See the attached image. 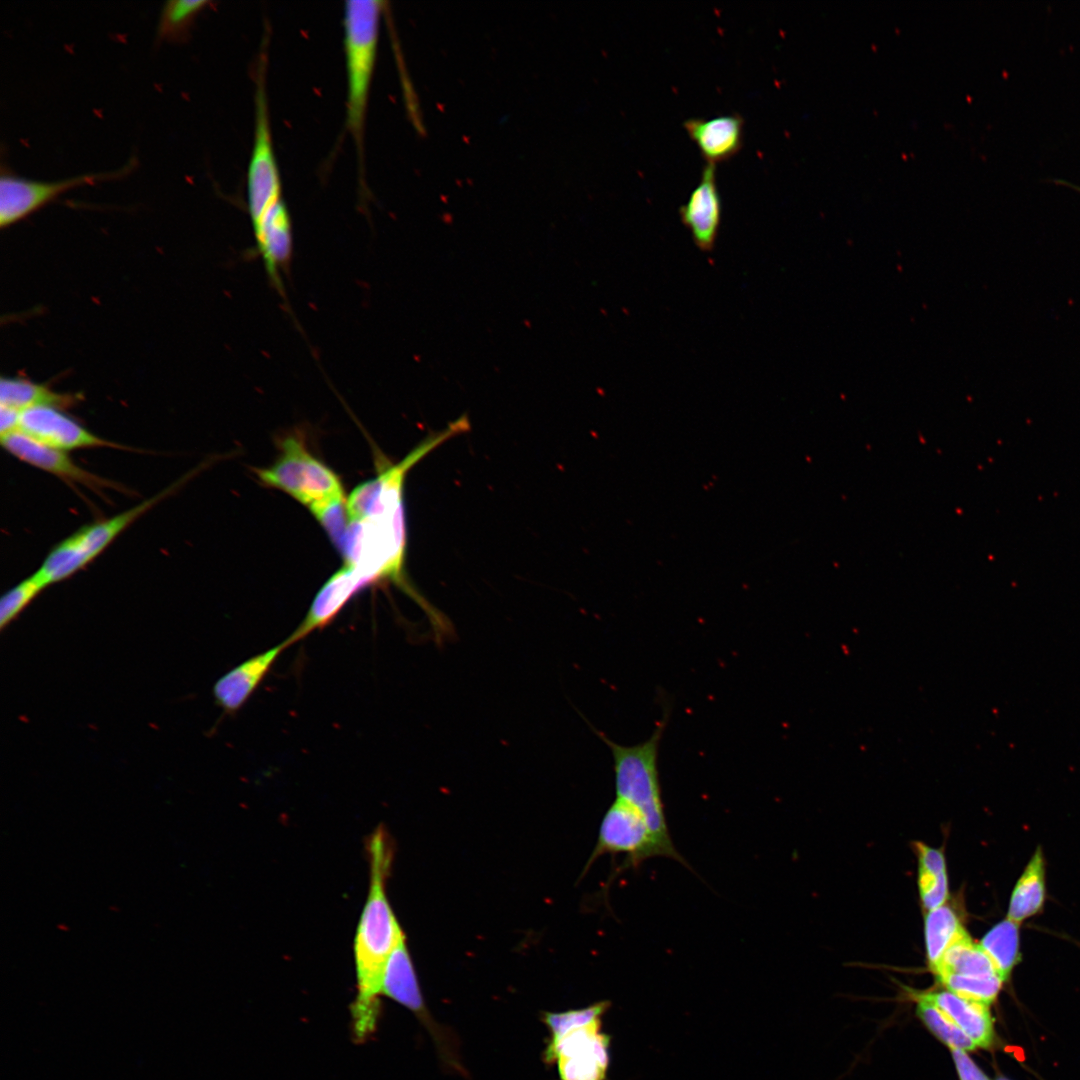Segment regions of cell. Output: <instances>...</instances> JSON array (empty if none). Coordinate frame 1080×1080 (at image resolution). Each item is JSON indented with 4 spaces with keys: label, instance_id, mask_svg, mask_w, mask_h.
<instances>
[{
    "label": "cell",
    "instance_id": "obj_21",
    "mask_svg": "<svg viewBox=\"0 0 1080 1080\" xmlns=\"http://www.w3.org/2000/svg\"><path fill=\"white\" fill-rule=\"evenodd\" d=\"M931 970L936 977L948 973L981 977L998 975L987 954L969 934L955 941Z\"/></svg>",
    "mask_w": 1080,
    "mask_h": 1080
},
{
    "label": "cell",
    "instance_id": "obj_3",
    "mask_svg": "<svg viewBox=\"0 0 1080 1080\" xmlns=\"http://www.w3.org/2000/svg\"><path fill=\"white\" fill-rule=\"evenodd\" d=\"M383 6L379 0H350L344 5L346 125L358 146L362 144Z\"/></svg>",
    "mask_w": 1080,
    "mask_h": 1080
},
{
    "label": "cell",
    "instance_id": "obj_7",
    "mask_svg": "<svg viewBox=\"0 0 1080 1080\" xmlns=\"http://www.w3.org/2000/svg\"><path fill=\"white\" fill-rule=\"evenodd\" d=\"M257 81L254 137L247 172V202L252 228L281 202V180L269 121L264 80Z\"/></svg>",
    "mask_w": 1080,
    "mask_h": 1080
},
{
    "label": "cell",
    "instance_id": "obj_2",
    "mask_svg": "<svg viewBox=\"0 0 1080 1080\" xmlns=\"http://www.w3.org/2000/svg\"><path fill=\"white\" fill-rule=\"evenodd\" d=\"M667 721L668 713H665L647 740L630 746L620 745L594 730L612 753L616 798L643 815L664 857L689 867L670 836L659 781L658 753Z\"/></svg>",
    "mask_w": 1080,
    "mask_h": 1080
},
{
    "label": "cell",
    "instance_id": "obj_24",
    "mask_svg": "<svg viewBox=\"0 0 1080 1080\" xmlns=\"http://www.w3.org/2000/svg\"><path fill=\"white\" fill-rule=\"evenodd\" d=\"M209 4L206 0H169L160 11L156 27L159 42H184L197 15Z\"/></svg>",
    "mask_w": 1080,
    "mask_h": 1080
},
{
    "label": "cell",
    "instance_id": "obj_20",
    "mask_svg": "<svg viewBox=\"0 0 1080 1080\" xmlns=\"http://www.w3.org/2000/svg\"><path fill=\"white\" fill-rule=\"evenodd\" d=\"M78 398L68 393L53 391L48 386L27 379L5 378L0 381V405L18 411L33 407H71Z\"/></svg>",
    "mask_w": 1080,
    "mask_h": 1080
},
{
    "label": "cell",
    "instance_id": "obj_28",
    "mask_svg": "<svg viewBox=\"0 0 1080 1080\" xmlns=\"http://www.w3.org/2000/svg\"><path fill=\"white\" fill-rule=\"evenodd\" d=\"M608 1006L607 1001H602L582 1009L561 1013H546L544 1021L552 1034L551 1040L558 1039L571 1030L601 1019Z\"/></svg>",
    "mask_w": 1080,
    "mask_h": 1080
},
{
    "label": "cell",
    "instance_id": "obj_14",
    "mask_svg": "<svg viewBox=\"0 0 1080 1080\" xmlns=\"http://www.w3.org/2000/svg\"><path fill=\"white\" fill-rule=\"evenodd\" d=\"M683 126L707 164L727 161L743 146L744 119L738 113L710 119L690 118Z\"/></svg>",
    "mask_w": 1080,
    "mask_h": 1080
},
{
    "label": "cell",
    "instance_id": "obj_6",
    "mask_svg": "<svg viewBox=\"0 0 1080 1080\" xmlns=\"http://www.w3.org/2000/svg\"><path fill=\"white\" fill-rule=\"evenodd\" d=\"M137 165L136 157L117 170L81 174L44 181L28 179L2 169L0 177V227L6 228L26 218L67 191L129 175Z\"/></svg>",
    "mask_w": 1080,
    "mask_h": 1080
},
{
    "label": "cell",
    "instance_id": "obj_25",
    "mask_svg": "<svg viewBox=\"0 0 1080 1080\" xmlns=\"http://www.w3.org/2000/svg\"><path fill=\"white\" fill-rule=\"evenodd\" d=\"M916 1013L927 1028L951 1050L972 1051L973 1041L940 1009L932 1003L916 999Z\"/></svg>",
    "mask_w": 1080,
    "mask_h": 1080
},
{
    "label": "cell",
    "instance_id": "obj_31",
    "mask_svg": "<svg viewBox=\"0 0 1080 1080\" xmlns=\"http://www.w3.org/2000/svg\"><path fill=\"white\" fill-rule=\"evenodd\" d=\"M960 1080H990L963 1050H952Z\"/></svg>",
    "mask_w": 1080,
    "mask_h": 1080
},
{
    "label": "cell",
    "instance_id": "obj_10",
    "mask_svg": "<svg viewBox=\"0 0 1080 1080\" xmlns=\"http://www.w3.org/2000/svg\"><path fill=\"white\" fill-rule=\"evenodd\" d=\"M0 440L3 449L17 459L48 472L67 484L84 486L99 495H103L108 489L129 493L121 484L77 465L67 452L45 446L19 430L0 436Z\"/></svg>",
    "mask_w": 1080,
    "mask_h": 1080
},
{
    "label": "cell",
    "instance_id": "obj_33",
    "mask_svg": "<svg viewBox=\"0 0 1080 1080\" xmlns=\"http://www.w3.org/2000/svg\"><path fill=\"white\" fill-rule=\"evenodd\" d=\"M1056 183H1059V184H1062V185L1068 186V187H1070V188H1073V189H1075L1076 191L1080 192V187H1079V186H1076L1075 184L1069 183V182H1067V181H1064V180H1057V181H1056Z\"/></svg>",
    "mask_w": 1080,
    "mask_h": 1080
},
{
    "label": "cell",
    "instance_id": "obj_16",
    "mask_svg": "<svg viewBox=\"0 0 1080 1080\" xmlns=\"http://www.w3.org/2000/svg\"><path fill=\"white\" fill-rule=\"evenodd\" d=\"M285 648L287 647L283 642L246 660L220 677L213 686L217 705L227 713L239 710Z\"/></svg>",
    "mask_w": 1080,
    "mask_h": 1080
},
{
    "label": "cell",
    "instance_id": "obj_18",
    "mask_svg": "<svg viewBox=\"0 0 1080 1080\" xmlns=\"http://www.w3.org/2000/svg\"><path fill=\"white\" fill-rule=\"evenodd\" d=\"M382 995L424 1018L423 998L405 937L399 941L387 960L382 979Z\"/></svg>",
    "mask_w": 1080,
    "mask_h": 1080
},
{
    "label": "cell",
    "instance_id": "obj_27",
    "mask_svg": "<svg viewBox=\"0 0 1080 1080\" xmlns=\"http://www.w3.org/2000/svg\"><path fill=\"white\" fill-rule=\"evenodd\" d=\"M46 585L36 572L9 589L0 600V628L3 630L37 597Z\"/></svg>",
    "mask_w": 1080,
    "mask_h": 1080
},
{
    "label": "cell",
    "instance_id": "obj_19",
    "mask_svg": "<svg viewBox=\"0 0 1080 1080\" xmlns=\"http://www.w3.org/2000/svg\"><path fill=\"white\" fill-rule=\"evenodd\" d=\"M1045 898V861L1037 848L1012 891L1007 918L1020 925L1041 911Z\"/></svg>",
    "mask_w": 1080,
    "mask_h": 1080
},
{
    "label": "cell",
    "instance_id": "obj_4",
    "mask_svg": "<svg viewBox=\"0 0 1080 1080\" xmlns=\"http://www.w3.org/2000/svg\"><path fill=\"white\" fill-rule=\"evenodd\" d=\"M195 472L190 471L159 493L119 514L81 527L56 544L35 572L46 587L71 577L98 557L138 518L176 493Z\"/></svg>",
    "mask_w": 1080,
    "mask_h": 1080
},
{
    "label": "cell",
    "instance_id": "obj_30",
    "mask_svg": "<svg viewBox=\"0 0 1080 1080\" xmlns=\"http://www.w3.org/2000/svg\"><path fill=\"white\" fill-rule=\"evenodd\" d=\"M915 848L919 861V871L923 872H946L945 858L941 850L916 842Z\"/></svg>",
    "mask_w": 1080,
    "mask_h": 1080
},
{
    "label": "cell",
    "instance_id": "obj_17",
    "mask_svg": "<svg viewBox=\"0 0 1080 1080\" xmlns=\"http://www.w3.org/2000/svg\"><path fill=\"white\" fill-rule=\"evenodd\" d=\"M915 997L928 1001L940 1009L973 1041L976 1047L991 1046L994 1028L989 1005L961 997L949 990L917 993Z\"/></svg>",
    "mask_w": 1080,
    "mask_h": 1080
},
{
    "label": "cell",
    "instance_id": "obj_9",
    "mask_svg": "<svg viewBox=\"0 0 1080 1080\" xmlns=\"http://www.w3.org/2000/svg\"><path fill=\"white\" fill-rule=\"evenodd\" d=\"M601 1019L550 1040L545 1058L557 1062L560 1080H604L609 1065V1037Z\"/></svg>",
    "mask_w": 1080,
    "mask_h": 1080
},
{
    "label": "cell",
    "instance_id": "obj_12",
    "mask_svg": "<svg viewBox=\"0 0 1080 1080\" xmlns=\"http://www.w3.org/2000/svg\"><path fill=\"white\" fill-rule=\"evenodd\" d=\"M721 198L715 165L706 164L688 201L679 209L680 219L696 246L709 252L715 246L721 223Z\"/></svg>",
    "mask_w": 1080,
    "mask_h": 1080
},
{
    "label": "cell",
    "instance_id": "obj_8",
    "mask_svg": "<svg viewBox=\"0 0 1080 1080\" xmlns=\"http://www.w3.org/2000/svg\"><path fill=\"white\" fill-rule=\"evenodd\" d=\"M605 853L625 854L624 867H638L651 857H664L643 815L628 803L615 799L606 811L591 861Z\"/></svg>",
    "mask_w": 1080,
    "mask_h": 1080
},
{
    "label": "cell",
    "instance_id": "obj_29",
    "mask_svg": "<svg viewBox=\"0 0 1080 1080\" xmlns=\"http://www.w3.org/2000/svg\"><path fill=\"white\" fill-rule=\"evenodd\" d=\"M919 892L926 911L944 905L948 898V879L946 872H923L918 876Z\"/></svg>",
    "mask_w": 1080,
    "mask_h": 1080
},
{
    "label": "cell",
    "instance_id": "obj_32",
    "mask_svg": "<svg viewBox=\"0 0 1080 1080\" xmlns=\"http://www.w3.org/2000/svg\"><path fill=\"white\" fill-rule=\"evenodd\" d=\"M21 412L0 405V436L11 434L19 430Z\"/></svg>",
    "mask_w": 1080,
    "mask_h": 1080
},
{
    "label": "cell",
    "instance_id": "obj_5",
    "mask_svg": "<svg viewBox=\"0 0 1080 1080\" xmlns=\"http://www.w3.org/2000/svg\"><path fill=\"white\" fill-rule=\"evenodd\" d=\"M255 473L264 485L287 493L311 513L345 499L338 476L310 453L297 434L281 439L277 459L268 467L257 468Z\"/></svg>",
    "mask_w": 1080,
    "mask_h": 1080
},
{
    "label": "cell",
    "instance_id": "obj_1",
    "mask_svg": "<svg viewBox=\"0 0 1080 1080\" xmlns=\"http://www.w3.org/2000/svg\"><path fill=\"white\" fill-rule=\"evenodd\" d=\"M369 891L354 939L357 993L351 1005L354 1040L363 1042L376 1030L382 979L387 960L404 938L386 895L392 861L389 837L379 827L369 838Z\"/></svg>",
    "mask_w": 1080,
    "mask_h": 1080
},
{
    "label": "cell",
    "instance_id": "obj_34",
    "mask_svg": "<svg viewBox=\"0 0 1080 1080\" xmlns=\"http://www.w3.org/2000/svg\"><path fill=\"white\" fill-rule=\"evenodd\" d=\"M996 1080H1009V1079H1007V1078H1005V1077H1002V1076H1000V1077H997V1078H996Z\"/></svg>",
    "mask_w": 1080,
    "mask_h": 1080
},
{
    "label": "cell",
    "instance_id": "obj_23",
    "mask_svg": "<svg viewBox=\"0 0 1080 1080\" xmlns=\"http://www.w3.org/2000/svg\"><path fill=\"white\" fill-rule=\"evenodd\" d=\"M924 930L930 968L938 963L944 952L955 941L968 934L957 913L946 903L927 911Z\"/></svg>",
    "mask_w": 1080,
    "mask_h": 1080
},
{
    "label": "cell",
    "instance_id": "obj_22",
    "mask_svg": "<svg viewBox=\"0 0 1080 1080\" xmlns=\"http://www.w3.org/2000/svg\"><path fill=\"white\" fill-rule=\"evenodd\" d=\"M1019 926L1006 918L994 925L979 943L1003 981L1020 960Z\"/></svg>",
    "mask_w": 1080,
    "mask_h": 1080
},
{
    "label": "cell",
    "instance_id": "obj_13",
    "mask_svg": "<svg viewBox=\"0 0 1080 1080\" xmlns=\"http://www.w3.org/2000/svg\"><path fill=\"white\" fill-rule=\"evenodd\" d=\"M370 584L358 570L345 564L321 587L304 620L284 641L286 647L325 627L358 591Z\"/></svg>",
    "mask_w": 1080,
    "mask_h": 1080
},
{
    "label": "cell",
    "instance_id": "obj_15",
    "mask_svg": "<svg viewBox=\"0 0 1080 1080\" xmlns=\"http://www.w3.org/2000/svg\"><path fill=\"white\" fill-rule=\"evenodd\" d=\"M253 232L266 273L274 288L283 294L280 273L287 270L293 249L291 219L283 200L263 217Z\"/></svg>",
    "mask_w": 1080,
    "mask_h": 1080
},
{
    "label": "cell",
    "instance_id": "obj_11",
    "mask_svg": "<svg viewBox=\"0 0 1080 1080\" xmlns=\"http://www.w3.org/2000/svg\"><path fill=\"white\" fill-rule=\"evenodd\" d=\"M19 431L45 446L65 452L96 447L129 450L127 446L93 434L55 407L21 411Z\"/></svg>",
    "mask_w": 1080,
    "mask_h": 1080
},
{
    "label": "cell",
    "instance_id": "obj_26",
    "mask_svg": "<svg viewBox=\"0 0 1080 1080\" xmlns=\"http://www.w3.org/2000/svg\"><path fill=\"white\" fill-rule=\"evenodd\" d=\"M937 979L947 990L989 1006L996 999L1004 982L998 975L981 977L954 973L938 976Z\"/></svg>",
    "mask_w": 1080,
    "mask_h": 1080
}]
</instances>
